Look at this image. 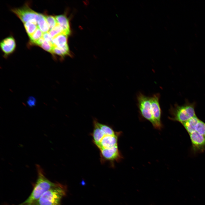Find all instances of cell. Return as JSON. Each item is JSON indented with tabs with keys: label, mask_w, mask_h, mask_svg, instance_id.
Segmentation results:
<instances>
[{
	"label": "cell",
	"mask_w": 205,
	"mask_h": 205,
	"mask_svg": "<svg viewBox=\"0 0 205 205\" xmlns=\"http://www.w3.org/2000/svg\"><path fill=\"white\" fill-rule=\"evenodd\" d=\"M36 168L38 177L36 184L29 197L21 204H31L34 203L45 192L57 184L51 182L46 177L39 165H36Z\"/></svg>",
	"instance_id": "1"
},
{
	"label": "cell",
	"mask_w": 205,
	"mask_h": 205,
	"mask_svg": "<svg viewBox=\"0 0 205 205\" xmlns=\"http://www.w3.org/2000/svg\"><path fill=\"white\" fill-rule=\"evenodd\" d=\"M196 105L195 102H190L186 100L182 105L176 104L173 106H171L169 110L171 116L169 117V119L182 124L196 115Z\"/></svg>",
	"instance_id": "2"
},
{
	"label": "cell",
	"mask_w": 205,
	"mask_h": 205,
	"mask_svg": "<svg viewBox=\"0 0 205 205\" xmlns=\"http://www.w3.org/2000/svg\"><path fill=\"white\" fill-rule=\"evenodd\" d=\"M66 193L65 187L60 184L45 192L31 205H61L62 199Z\"/></svg>",
	"instance_id": "3"
},
{
	"label": "cell",
	"mask_w": 205,
	"mask_h": 205,
	"mask_svg": "<svg viewBox=\"0 0 205 205\" xmlns=\"http://www.w3.org/2000/svg\"><path fill=\"white\" fill-rule=\"evenodd\" d=\"M137 97L138 107L141 115L150 122L155 128L159 129L152 114L150 97L140 92Z\"/></svg>",
	"instance_id": "4"
},
{
	"label": "cell",
	"mask_w": 205,
	"mask_h": 205,
	"mask_svg": "<svg viewBox=\"0 0 205 205\" xmlns=\"http://www.w3.org/2000/svg\"><path fill=\"white\" fill-rule=\"evenodd\" d=\"M12 11L24 23L31 22L37 25L41 14L32 10L27 5L20 8L13 9Z\"/></svg>",
	"instance_id": "5"
},
{
	"label": "cell",
	"mask_w": 205,
	"mask_h": 205,
	"mask_svg": "<svg viewBox=\"0 0 205 205\" xmlns=\"http://www.w3.org/2000/svg\"><path fill=\"white\" fill-rule=\"evenodd\" d=\"M99 151L100 161L102 163L106 162L112 163L115 161H119L122 158L118 146L111 148Z\"/></svg>",
	"instance_id": "6"
},
{
	"label": "cell",
	"mask_w": 205,
	"mask_h": 205,
	"mask_svg": "<svg viewBox=\"0 0 205 205\" xmlns=\"http://www.w3.org/2000/svg\"><path fill=\"white\" fill-rule=\"evenodd\" d=\"M160 95L157 93L150 97L151 110L153 118L159 129L162 127L161 122V110L159 104Z\"/></svg>",
	"instance_id": "7"
},
{
	"label": "cell",
	"mask_w": 205,
	"mask_h": 205,
	"mask_svg": "<svg viewBox=\"0 0 205 205\" xmlns=\"http://www.w3.org/2000/svg\"><path fill=\"white\" fill-rule=\"evenodd\" d=\"M119 134V132L114 135L105 134L103 133L102 138L95 146L99 150L104 149H110L118 146Z\"/></svg>",
	"instance_id": "8"
},
{
	"label": "cell",
	"mask_w": 205,
	"mask_h": 205,
	"mask_svg": "<svg viewBox=\"0 0 205 205\" xmlns=\"http://www.w3.org/2000/svg\"><path fill=\"white\" fill-rule=\"evenodd\" d=\"M192 148L195 152H203L205 150V137L195 131L189 134Z\"/></svg>",
	"instance_id": "9"
},
{
	"label": "cell",
	"mask_w": 205,
	"mask_h": 205,
	"mask_svg": "<svg viewBox=\"0 0 205 205\" xmlns=\"http://www.w3.org/2000/svg\"><path fill=\"white\" fill-rule=\"evenodd\" d=\"M0 47L4 53V56L7 57L13 53L16 47V42L12 36H8L2 40L1 42Z\"/></svg>",
	"instance_id": "10"
},
{
	"label": "cell",
	"mask_w": 205,
	"mask_h": 205,
	"mask_svg": "<svg viewBox=\"0 0 205 205\" xmlns=\"http://www.w3.org/2000/svg\"><path fill=\"white\" fill-rule=\"evenodd\" d=\"M57 23L62 28L64 34L68 36L70 34L71 30L69 21L67 17L64 15H61L55 17Z\"/></svg>",
	"instance_id": "11"
},
{
	"label": "cell",
	"mask_w": 205,
	"mask_h": 205,
	"mask_svg": "<svg viewBox=\"0 0 205 205\" xmlns=\"http://www.w3.org/2000/svg\"><path fill=\"white\" fill-rule=\"evenodd\" d=\"M199 120L196 115L182 124L189 134L195 131L196 126Z\"/></svg>",
	"instance_id": "12"
},
{
	"label": "cell",
	"mask_w": 205,
	"mask_h": 205,
	"mask_svg": "<svg viewBox=\"0 0 205 205\" xmlns=\"http://www.w3.org/2000/svg\"><path fill=\"white\" fill-rule=\"evenodd\" d=\"M68 36L63 33L60 34L53 39V46L62 48L68 44L67 43Z\"/></svg>",
	"instance_id": "13"
},
{
	"label": "cell",
	"mask_w": 205,
	"mask_h": 205,
	"mask_svg": "<svg viewBox=\"0 0 205 205\" xmlns=\"http://www.w3.org/2000/svg\"><path fill=\"white\" fill-rule=\"evenodd\" d=\"M54 54L59 56L63 58L66 56H70V52L68 45L60 48L53 46L52 55L54 56Z\"/></svg>",
	"instance_id": "14"
},
{
	"label": "cell",
	"mask_w": 205,
	"mask_h": 205,
	"mask_svg": "<svg viewBox=\"0 0 205 205\" xmlns=\"http://www.w3.org/2000/svg\"><path fill=\"white\" fill-rule=\"evenodd\" d=\"M38 28L43 33L48 32L50 28L45 15L41 14L37 22Z\"/></svg>",
	"instance_id": "15"
},
{
	"label": "cell",
	"mask_w": 205,
	"mask_h": 205,
	"mask_svg": "<svg viewBox=\"0 0 205 205\" xmlns=\"http://www.w3.org/2000/svg\"><path fill=\"white\" fill-rule=\"evenodd\" d=\"M24 24L26 31L29 37L31 36L38 28L37 25L31 22H27Z\"/></svg>",
	"instance_id": "16"
},
{
	"label": "cell",
	"mask_w": 205,
	"mask_h": 205,
	"mask_svg": "<svg viewBox=\"0 0 205 205\" xmlns=\"http://www.w3.org/2000/svg\"><path fill=\"white\" fill-rule=\"evenodd\" d=\"M43 35V33L38 28L35 32L29 37L31 43L34 44L37 41L42 37Z\"/></svg>",
	"instance_id": "17"
},
{
	"label": "cell",
	"mask_w": 205,
	"mask_h": 205,
	"mask_svg": "<svg viewBox=\"0 0 205 205\" xmlns=\"http://www.w3.org/2000/svg\"><path fill=\"white\" fill-rule=\"evenodd\" d=\"M48 32L53 38L60 34H64L62 28L58 23L54 28L50 30Z\"/></svg>",
	"instance_id": "18"
},
{
	"label": "cell",
	"mask_w": 205,
	"mask_h": 205,
	"mask_svg": "<svg viewBox=\"0 0 205 205\" xmlns=\"http://www.w3.org/2000/svg\"><path fill=\"white\" fill-rule=\"evenodd\" d=\"M195 131L205 137V123L200 120L196 126Z\"/></svg>",
	"instance_id": "19"
},
{
	"label": "cell",
	"mask_w": 205,
	"mask_h": 205,
	"mask_svg": "<svg viewBox=\"0 0 205 205\" xmlns=\"http://www.w3.org/2000/svg\"><path fill=\"white\" fill-rule=\"evenodd\" d=\"M45 17L48 24L50 30H51L54 28L58 23L55 17L51 15L45 16Z\"/></svg>",
	"instance_id": "20"
},
{
	"label": "cell",
	"mask_w": 205,
	"mask_h": 205,
	"mask_svg": "<svg viewBox=\"0 0 205 205\" xmlns=\"http://www.w3.org/2000/svg\"><path fill=\"white\" fill-rule=\"evenodd\" d=\"M40 46L44 50L52 54L53 46L45 40H44Z\"/></svg>",
	"instance_id": "21"
},
{
	"label": "cell",
	"mask_w": 205,
	"mask_h": 205,
	"mask_svg": "<svg viewBox=\"0 0 205 205\" xmlns=\"http://www.w3.org/2000/svg\"><path fill=\"white\" fill-rule=\"evenodd\" d=\"M42 37L45 40L47 41L53 46V38L51 36L48 32L44 33L43 34Z\"/></svg>",
	"instance_id": "22"
},
{
	"label": "cell",
	"mask_w": 205,
	"mask_h": 205,
	"mask_svg": "<svg viewBox=\"0 0 205 205\" xmlns=\"http://www.w3.org/2000/svg\"><path fill=\"white\" fill-rule=\"evenodd\" d=\"M36 101L35 99L32 97H30L28 100L27 103L30 106H34L35 104Z\"/></svg>",
	"instance_id": "23"
},
{
	"label": "cell",
	"mask_w": 205,
	"mask_h": 205,
	"mask_svg": "<svg viewBox=\"0 0 205 205\" xmlns=\"http://www.w3.org/2000/svg\"><path fill=\"white\" fill-rule=\"evenodd\" d=\"M21 205H31L28 204H21Z\"/></svg>",
	"instance_id": "24"
}]
</instances>
